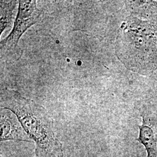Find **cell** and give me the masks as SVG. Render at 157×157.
I'll return each mask as SVG.
<instances>
[{"mask_svg": "<svg viewBox=\"0 0 157 157\" xmlns=\"http://www.w3.org/2000/svg\"><path fill=\"white\" fill-rule=\"evenodd\" d=\"M118 59L130 71L148 76L157 70V21L130 15L118 29Z\"/></svg>", "mask_w": 157, "mask_h": 157, "instance_id": "6da1fadb", "label": "cell"}, {"mask_svg": "<svg viewBox=\"0 0 157 157\" xmlns=\"http://www.w3.org/2000/svg\"><path fill=\"white\" fill-rule=\"evenodd\" d=\"M1 142L6 141L31 142L17 116L11 111L1 108Z\"/></svg>", "mask_w": 157, "mask_h": 157, "instance_id": "277c9868", "label": "cell"}, {"mask_svg": "<svg viewBox=\"0 0 157 157\" xmlns=\"http://www.w3.org/2000/svg\"><path fill=\"white\" fill-rule=\"evenodd\" d=\"M1 108L13 112L32 140L35 143L36 157H63L61 142L54 131L53 120L45 108L18 91H1Z\"/></svg>", "mask_w": 157, "mask_h": 157, "instance_id": "7a4b0ae2", "label": "cell"}, {"mask_svg": "<svg viewBox=\"0 0 157 157\" xmlns=\"http://www.w3.org/2000/svg\"><path fill=\"white\" fill-rule=\"evenodd\" d=\"M137 140L144 146L147 157H157V118L142 115Z\"/></svg>", "mask_w": 157, "mask_h": 157, "instance_id": "5b68a950", "label": "cell"}, {"mask_svg": "<svg viewBox=\"0 0 157 157\" xmlns=\"http://www.w3.org/2000/svg\"><path fill=\"white\" fill-rule=\"evenodd\" d=\"M0 34L11 25L18 1H1Z\"/></svg>", "mask_w": 157, "mask_h": 157, "instance_id": "8992f818", "label": "cell"}, {"mask_svg": "<svg viewBox=\"0 0 157 157\" xmlns=\"http://www.w3.org/2000/svg\"><path fill=\"white\" fill-rule=\"evenodd\" d=\"M18 4L17 15L11 32L0 43L1 58L6 61L18 57V43L21 37L29 28L39 22L43 15L35 0L19 1Z\"/></svg>", "mask_w": 157, "mask_h": 157, "instance_id": "3957f363", "label": "cell"}, {"mask_svg": "<svg viewBox=\"0 0 157 157\" xmlns=\"http://www.w3.org/2000/svg\"><path fill=\"white\" fill-rule=\"evenodd\" d=\"M146 17L149 20H157V1H148L146 8Z\"/></svg>", "mask_w": 157, "mask_h": 157, "instance_id": "52a82bcc", "label": "cell"}]
</instances>
